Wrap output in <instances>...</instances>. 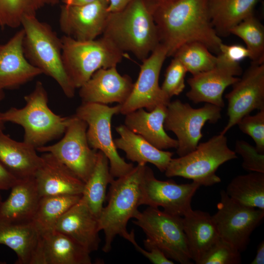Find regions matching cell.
Instances as JSON below:
<instances>
[{
    "label": "cell",
    "mask_w": 264,
    "mask_h": 264,
    "mask_svg": "<svg viewBox=\"0 0 264 264\" xmlns=\"http://www.w3.org/2000/svg\"><path fill=\"white\" fill-rule=\"evenodd\" d=\"M150 8L159 43L165 47L167 57L192 42L219 52L222 41L212 23L208 0H174Z\"/></svg>",
    "instance_id": "obj_1"
},
{
    "label": "cell",
    "mask_w": 264,
    "mask_h": 264,
    "mask_svg": "<svg viewBox=\"0 0 264 264\" xmlns=\"http://www.w3.org/2000/svg\"><path fill=\"white\" fill-rule=\"evenodd\" d=\"M102 35L123 53L131 52L142 61L160 44L146 0H133L122 10L109 13Z\"/></svg>",
    "instance_id": "obj_2"
},
{
    "label": "cell",
    "mask_w": 264,
    "mask_h": 264,
    "mask_svg": "<svg viewBox=\"0 0 264 264\" xmlns=\"http://www.w3.org/2000/svg\"><path fill=\"white\" fill-rule=\"evenodd\" d=\"M146 164H137L127 174L110 182L108 204L98 218L99 229L105 235L102 250L109 252L115 237L128 240L129 220L133 218L140 206V182Z\"/></svg>",
    "instance_id": "obj_3"
},
{
    "label": "cell",
    "mask_w": 264,
    "mask_h": 264,
    "mask_svg": "<svg viewBox=\"0 0 264 264\" xmlns=\"http://www.w3.org/2000/svg\"><path fill=\"white\" fill-rule=\"evenodd\" d=\"M24 99V107L0 112V118L4 123L21 125L24 130V142L36 149L64 133L70 116L57 115L50 109L47 93L41 82H37L33 90Z\"/></svg>",
    "instance_id": "obj_4"
},
{
    "label": "cell",
    "mask_w": 264,
    "mask_h": 264,
    "mask_svg": "<svg viewBox=\"0 0 264 264\" xmlns=\"http://www.w3.org/2000/svg\"><path fill=\"white\" fill-rule=\"evenodd\" d=\"M21 25L24 31L23 50L29 62L53 78L68 98H73L76 88L64 65L61 38L46 22L36 16L24 18Z\"/></svg>",
    "instance_id": "obj_5"
},
{
    "label": "cell",
    "mask_w": 264,
    "mask_h": 264,
    "mask_svg": "<svg viewBox=\"0 0 264 264\" xmlns=\"http://www.w3.org/2000/svg\"><path fill=\"white\" fill-rule=\"evenodd\" d=\"M62 59L74 87L80 88L97 70L116 66L124 54L108 39L81 41L64 35L61 38Z\"/></svg>",
    "instance_id": "obj_6"
},
{
    "label": "cell",
    "mask_w": 264,
    "mask_h": 264,
    "mask_svg": "<svg viewBox=\"0 0 264 264\" xmlns=\"http://www.w3.org/2000/svg\"><path fill=\"white\" fill-rule=\"evenodd\" d=\"M237 158L235 151L229 148L225 134L220 133L198 143L186 155L172 158L164 172L168 177L180 176L200 186H212L221 181L216 174L219 167Z\"/></svg>",
    "instance_id": "obj_7"
},
{
    "label": "cell",
    "mask_w": 264,
    "mask_h": 264,
    "mask_svg": "<svg viewBox=\"0 0 264 264\" xmlns=\"http://www.w3.org/2000/svg\"><path fill=\"white\" fill-rule=\"evenodd\" d=\"M132 222L140 227L146 238L145 248L156 247L169 259L181 264H190L191 257L183 230L182 217L149 207L139 210Z\"/></svg>",
    "instance_id": "obj_8"
},
{
    "label": "cell",
    "mask_w": 264,
    "mask_h": 264,
    "mask_svg": "<svg viewBox=\"0 0 264 264\" xmlns=\"http://www.w3.org/2000/svg\"><path fill=\"white\" fill-rule=\"evenodd\" d=\"M121 105L110 107L97 103H82L75 114L87 125V136L90 147L104 153L109 161L112 176L119 177L134 167L121 157L117 152L111 132L114 115L120 113Z\"/></svg>",
    "instance_id": "obj_9"
},
{
    "label": "cell",
    "mask_w": 264,
    "mask_h": 264,
    "mask_svg": "<svg viewBox=\"0 0 264 264\" xmlns=\"http://www.w3.org/2000/svg\"><path fill=\"white\" fill-rule=\"evenodd\" d=\"M222 108L206 103L198 109L176 99L167 106L164 128L177 137L176 153L182 156L194 150L203 136L201 129L208 122L214 124L221 118Z\"/></svg>",
    "instance_id": "obj_10"
},
{
    "label": "cell",
    "mask_w": 264,
    "mask_h": 264,
    "mask_svg": "<svg viewBox=\"0 0 264 264\" xmlns=\"http://www.w3.org/2000/svg\"><path fill=\"white\" fill-rule=\"evenodd\" d=\"M87 128V123L75 114L70 117L61 140L36 150L52 154L85 183L94 168L98 154V151L89 145Z\"/></svg>",
    "instance_id": "obj_11"
},
{
    "label": "cell",
    "mask_w": 264,
    "mask_h": 264,
    "mask_svg": "<svg viewBox=\"0 0 264 264\" xmlns=\"http://www.w3.org/2000/svg\"><path fill=\"white\" fill-rule=\"evenodd\" d=\"M217 211L212 216L220 239L241 252L249 243L250 237L264 217V210L241 205L232 200L225 190L220 192Z\"/></svg>",
    "instance_id": "obj_12"
},
{
    "label": "cell",
    "mask_w": 264,
    "mask_h": 264,
    "mask_svg": "<svg viewBox=\"0 0 264 264\" xmlns=\"http://www.w3.org/2000/svg\"><path fill=\"white\" fill-rule=\"evenodd\" d=\"M200 186L193 181L177 184L173 180H159L146 165L140 182V205L161 207L166 212L183 217L192 209V198Z\"/></svg>",
    "instance_id": "obj_13"
},
{
    "label": "cell",
    "mask_w": 264,
    "mask_h": 264,
    "mask_svg": "<svg viewBox=\"0 0 264 264\" xmlns=\"http://www.w3.org/2000/svg\"><path fill=\"white\" fill-rule=\"evenodd\" d=\"M167 57L165 47L159 44L140 66L138 78L120 113L126 115L139 109L150 111L159 105L167 106L170 99L163 92L158 81L163 64Z\"/></svg>",
    "instance_id": "obj_14"
},
{
    "label": "cell",
    "mask_w": 264,
    "mask_h": 264,
    "mask_svg": "<svg viewBox=\"0 0 264 264\" xmlns=\"http://www.w3.org/2000/svg\"><path fill=\"white\" fill-rule=\"evenodd\" d=\"M228 101V121L220 132L225 134L244 116L264 109V63H251L242 78L225 95Z\"/></svg>",
    "instance_id": "obj_15"
},
{
    "label": "cell",
    "mask_w": 264,
    "mask_h": 264,
    "mask_svg": "<svg viewBox=\"0 0 264 264\" xmlns=\"http://www.w3.org/2000/svg\"><path fill=\"white\" fill-rule=\"evenodd\" d=\"M217 57L215 67L187 80L190 88L186 96L196 104L205 102L222 108L225 105L222 98L225 89L239 80L240 78L236 76L241 75L242 70L240 64L229 63Z\"/></svg>",
    "instance_id": "obj_16"
},
{
    "label": "cell",
    "mask_w": 264,
    "mask_h": 264,
    "mask_svg": "<svg viewBox=\"0 0 264 264\" xmlns=\"http://www.w3.org/2000/svg\"><path fill=\"white\" fill-rule=\"evenodd\" d=\"M108 3L94 1L61 7L59 25L65 35L81 41H90L102 34L109 14Z\"/></svg>",
    "instance_id": "obj_17"
},
{
    "label": "cell",
    "mask_w": 264,
    "mask_h": 264,
    "mask_svg": "<svg viewBox=\"0 0 264 264\" xmlns=\"http://www.w3.org/2000/svg\"><path fill=\"white\" fill-rule=\"evenodd\" d=\"M133 86L132 78L128 75H121L116 66L101 68L79 88V94L82 103L122 105L129 97Z\"/></svg>",
    "instance_id": "obj_18"
},
{
    "label": "cell",
    "mask_w": 264,
    "mask_h": 264,
    "mask_svg": "<svg viewBox=\"0 0 264 264\" xmlns=\"http://www.w3.org/2000/svg\"><path fill=\"white\" fill-rule=\"evenodd\" d=\"M24 31L17 32L0 44V88L15 89L30 81L42 71L26 59L23 50Z\"/></svg>",
    "instance_id": "obj_19"
},
{
    "label": "cell",
    "mask_w": 264,
    "mask_h": 264,
    "mask_svg": "<svg viewBox=\"0 0 264 264\" xmlns=\"http://www.w3.org/2000/svg\"><path fill=\"white\" fill-rule=\"evenodd\" d=\"M34 176L41 197L82 195L85 183L52 154L44 153Z\"/></svg>",
    "instance_id": "obj_20"
},
{
    "label": "cell",
    "mask_w": 264,
    "mask_h": 264,
    "mask_svg": "<svg viewBox=\"0 0 264 264\" xmlns=\"http://www.w3.org/2000/svg\"><path fill=\"white\" fill-rule=\"evenodd\" d=\"M55 230L67 236L90 253L98 249L101 240L98 218L82 197L59 219Z\"/></svg>",
    "instance_id": "obj_21"
},
{
    "label": "cell",
    "mask_w": 264,
    "mask_h": 264,
    "mask_svg": "<svg viewBox=\"0 0 264 264\" xmlns=\"http://www.w3.org/2000/svg\"><path fill=\"white\" fill-rule=\"evenodd\" d=\"M88 250L54 230L41 235L34 264H91Z\"/></svg>",
    "instance_id": "obj_22"
},
{
    "label": "cell",
    "mask_w": 264,
    "mask_h": 264,
    "mask_svg": "<svg viewBox=\"0 0 264 264\" xmlns=\"http://www.w3.org/2000/svg\"><path fill=\"white\" fill-rule=\"evenodd\" d=\"M166 111L165 105L158 106L150 111L139 109L125 115L124 125L158 149H176L177 140L169 136L164 128Z\"/></svg>",
    "instance_id": "obj_23"
},
{
    "label": "cell",
    "mask_w": 264,
    "mask_h": 264,
    "mask_svg": "<svg viewBox=\"0 0 264 264\" xmlns=\"http://www.w3.org/2000/svg\"><path fill=\"white\" fill-rule=\"evenodd\" d=\"M182 220L191 259L198 264L220 238L212 216L207 212L192 209Z\"/></svg>",
    "instance_id": "obj_24"
},
{
    "label": "cell",
    "mask_w": 264,
    "mask_h": 264,
    "mask_svg": "<svg viewBox=\"0 0 264 264\" xmlns=\"http://www.w3.org/2000/svg\"><path fill=\"white\" fill-rule=\"evenodd\" d=\"M8 198L0 202V218L16 222H29L41 198L34 176L20 179Z\"/></svg>",
    "instance_id": "obj_25"
},
{
    "label": "cell",
    "mask_w": 264,
    "mask_h": 264,
    "mask_svg": "<svg viewBox=\"0 0 264 264\" xmlns=\"http://www.w3.org/2000/svg\"><path fill=\"white\" fill-rule=\"evenodd\" d=\"M120 137L113 140L117 149L123 151L127 158L137 164L150 163L164 172L174 153L158 149L125 125L115 127Z\"/></svg>",
    "instance_id": "obj_26"
},
{
    "label": "cell",
    "mask_w": 264,
    "mask_h": 264,
    "mask_svg": "<svg viewBox=\"0 0 264 264\" xmlns=\"http://www.w3.org/2000/svg\"><path fill=\"white\" fill-rule=\"evenodd\" d=\"M41 235L32 222H16L0 218V244L14 251L17 264H34Z\"/></svg>",
    "instance_id": "obj_27"
},
{
    "label": "cell",
    "mask_w": 264,
    "mask_h": 264,
    "mask_svg": "<svg viewBox=\"0 0 264 264\" xmlns=\"http://www.w3.org/2000/svg\"><path fill=\"white\" fill-rule=\"evenodd\" d=\"M0 161L18 179L33 177L43 159L36 149L0 132Z\"/></svg>",
    "instance_id": "obj_28"
},
{
    "label": "cell",
    "mask_w": 264,
    "mask_h": 264,
    "mask_svg": "<svg viewBox=\"0 0 264 264\" xmlns=\"http://www.w3.org/2000/svg\"><path fill=\"white\" fill-rule=\"evenodd\" d=\"M259 0H208L211 22L219 35L226 36L230 30L249 15Z\"/></svg>",
    "instance_id": "obj_29"
},
{
    "label": "cell",
    "mask_w": 264,
    "mask_h": 264,
    "mask_svg": "<svg viewBox=\"0 0 264 264\" xmlns=\"http://www.w3.org/2000/svg\"><path fill=\"white\" fill-rule=\"evenodd\" d=\"M113 179L110 173L108 158L103 153L98 151L95 166L85 183L82 194V198L97 218L104 207L108 185Z\"/></svg>",
    "instance_id": "obj_30"
},
{
    "label": "cell",
    "mask_w": 264,
    "mask_h": 264,
    "mask_svg": "<svg viewBox=\"0 0 264 264\" xmlns=\"http://www.w3.org/2000/svg\"><path fill=\"white\" fill-rule=\"evenodd\" d=\"M81 197L82 195H73L41 197L31 221L40 235L55 230L59 219Z\"/></svg>",
    "instance_id": "obj_31"
},
{
    "label": "cell",
    "mask_w": 264,
    "mask_h": 264,
    "mask_svg": "<svg viewBox=\"0 0 264 264\" xmlns=\"http://www.w3.org/2000/svg\"><path fill=\"white\" fill-rule=\"evenodd\" d=\"M236 202L264 210V173L251 172L233 178L225 191Z\"/></svg>",
    "instance_id": "obj_32"
},
{
    "label": "cell",
    "mask_w": 264,
    "mask_h": 264,
    "mask_svg": "<svg viewBox=\"0 0 264 264\" xmlns=\"http://www.w3.org/2000/svg\"><path fill=\"white\" fill-rule=\"evenodd\" d=\"M59 2V0H0V26L18 27L24 18L36 16L42 8Z\"/></svg>",
    "instance_id": "obj_33"
},
{
    "label": "cell",
    "mask_w": 264,
    "mask_h": 264,
    "mask_svg": "<svg viewBox=\"0 0 264 264\" xmlns=\"http://www.w3.org/2000/svg\"><path fill=\"white\" fill-rule=\"evenodd\" d=\"M229 34L243 41L250 52L251 63H264V28L254 13L233 26Z\"/></svg>",
    "instance_id": "obj_34"
},
{
    "label": "cell",
    "mask_w": 264,
    "mask_h": 264,
    "mask_svg": "<svg viewBox=\"0 0 264 264\" xmlns=\"http://www.w3.org/2000/svg\"><path fill=\"white\" fill-rule=\"evenodd\" d=\"M192 75L208 70L216 66L217 56L208 48L198 42L186 43L180 46L174 54Z\"/></svg>",
    "instance_id": "obj_35"
},
{
    "label": "cell",
    "mask_w": 264,
    "mask_h": 264,
    "mask_svg": "<svg viewBox=\"0 0 264 264\" xmlns=\"http://www.w3.org/2000/svg\"><path fill=\"white\" fill-rule=\"evenodd\" d=\"M241 252L220 239L205 254L198 264H240Z\"/></svg>",
    "instance_id": "obj_36"
},
{
    "label": "cell",
    "mask_w": 264,
    "mask_h": 264,
    "mask_svg": "<svg viewBox=\"0 0 264 264\" xmlns=\"http://www.w3.org/2000/svg\"><path fill=\"white\" fill-rule=\"evenodd\" d=\"M187 70L184 65L174 57L167 67L161 88L170 99L178 95L184 89L185 77Z\"/></svg>",
    "instance_id": "obj_37"
},
{
    "label": "cell",
    "mask_w": 264,
    "mask_h": 264,
    "mask_svg": "<svg viewBox=\"0 0 264 264\" xmlns=\"http://www.w3.org/2000/svg\"><path fill=\"white\" fill-rule=\"evenodd\" d=\"M237 125L242 132L252 138L257 151L264 154V109L255 115L244 116Z\"/></svg>",
    "instance_id": "obj_38"
},
{
    "label": "cell",
    "mask_w": 264,
    "mask_h": 264,
    "mask_svg": "<svg viewBox=\"0 0 264 264\" xmlns=\"http://www.w3.org/2000/svg\"><path fill=\"white\" fill-rule=\"evenodd\" d=\"M235 152L242 159V167L251 172L264 173V154L259 153L255 147L243 140H238L235 145Z\"/></svg>",
    "instance_id": "obj_39"
},
{
    "label": "cell",
    "mask_w": 264,
    "mask_h": 264,
    "mask_svg": "<svg viewBox=\"0 0 264 264\" xmlns=\"http://www.w3.org/2000/svg\"><path fill=\"white\" fill-rule=\"evenodd\" d=\"M217 56L229 63L240 64L245 58H250V54L246 46L236 44L228 45L222 43Z\"/></svg>",
    "instance_id": "obj_40"
},
{
    "label": "cell",
    "mask_w": 264,
    "mask_h": 264,
    "mask_svg": "<svg viewBox=\"0 0 264 264\" xmlns=\"http://www.w3.org/2000/svg\"><path fill=\"white\" fill-rule=\"evenodd\" d=\"M127 240L133 245L137 251L147 258L151 263L154 264H174L172 260L167 258L164 253L157 247H150L146 248V250H145L140 247L135 241L133 230H132L130 232V235Z\"/></svg>",
    "instance_id": "obj_41"
},
{
    "label": "cell",
    "mask_w": 264,
    "mask_h": 264,
    "mask_svg": "<svg viewBox=\"0 0 264 264\" xmlns=\"http://www.w3.org/2000/svg\"><path fill=\"white\" fill-rule=\"evenodd\" d=\"M19 179L0 161V190L11 189Z\"/></svg>",
    "instance_id": "obj_42"
},
{
    "label": "cell",
    "mask_w": 264,
    "mask_h": 264,
    "mask_svg": "<svg viewBox=\"0 0 264 264\" xmlns=\"http://www.w3.org/2000/svg\"><path fill=\"white\" fill-rule=\"evenodd\" d=\"M133 0H109L107 11L109 13L119 11Z\"/></svg>",
    "instance_id": "obj_43"
},
{
    "label": "cell",
    "mask_w": 264,
    "mask_h": 264,
    "mask_svg": "<svg viewBox=\"0 0 264 264\" xmlns=\"http://www.w3.org/2000/svg\"><path fill=\"white\" fill-rule=\"evenodd\" d=\"M264 264V242H261L257 247L256 255L251 264Z\"/></svg>",
    "instance_id": "obj_44"
},
{
    "label": "cell",
    "mask_w": 264,
    "mask_h": 264,
    "mask_svg": "<svg viewBox=\"0 0 264 264\" xmlns=\"http://www.w3.org/2000/svg\"><path fill=\"white\" fill-rule=\"evenodd\" d=\"M150 7L160 5L174 0H146Z\"/></svg>",
    "instance_id": "obj_45"
},
{
    "label": "cell",
    "mask_w": 264,
    "mask_h": 264,
    "mask_svg": "<svg viewBox=\"0 0 264 264\" xmlns=\"http://www.w3.org/2000/svg\"><path fill=\"white\" fill-rule=\"evenodd\" d=\"M97 1L109 3V0H73L72 4L80 5Z\"/></svg>",
    "instance_id": "obj_46"
},
{
    "label": "cell",
    "mask_w": 264,
    "mask_h": 264,
    "mask_svg": "<svg viewBox=\"0 0 264 264\" xmlns=\"http://www.w3.org/2000/svg\"><path fill=\"white\" fill-rule=\"evenodd\" d=\"M5 94L4 90L0 88V102L4 99ZM4 122L0 118V132L3 131L4 130Z\"/></svg>",
    "instance_id": "obj_47"
},
{
    "label": "cell",
    "mask_w": 264,
    "mask_h": 264,
    "mask_svg": "<svg viewBox=\"0 0 264 264\" xmlns=\"http://www.w3.org/2000/svg\"><path fill=\"white\" fill-rule=\"evenodd\" d=\"M66 5H70L72 4L73 0H63Z\"/></svg>",
    "instance_id": "obj_48"
},
{
    "label": "cell",
    "mask_w": 264,
    "mask_h": 264,
    "mask_svg": "<svg viewBox=\"0 0 264 264\" xmlns=\"http://www.w3.org/2000/svg\"><path fill=\"white\" fill-rule=\"evenodd\" d=\"M1 195H0V202L1 201Z\"/></svg>",
    "instance_id": "obj_49"
}]
</instances>
